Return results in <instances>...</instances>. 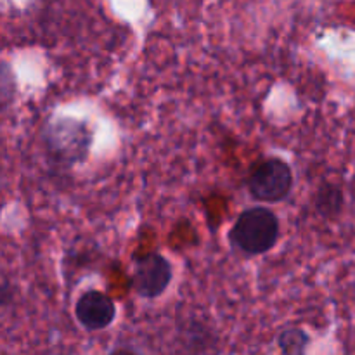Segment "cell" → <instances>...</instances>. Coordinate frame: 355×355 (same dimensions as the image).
<instances>
[{
    "label": "cell",
    "mask_w": 355,
    "mask_h": 355,
    "mask_svg": "<svg viewBox=\"0 0 355 355\" xmlns=\"http://www.w3.org/2000/svg\"><path fill=\"white\" fill-rule=\"evenodd\" d=\"M293 186V170L281 158L262 159L250 170L246 179L250 196L260 203H281L288 200Z\"/></svg>",
    "instance_id": "cell-3"
},
{
    "label": "cell",
    "mask_w": 355,
    "mask_h": 355,
    "mask_svg": "<svg viewBox=\"0 0 355 355\" xmlns=\"http://www.w3.org/2000/svg\"><path fill=\"white\" fill-rule=\"evenodd\" d=\"M315 211L322 218H336L345 207V194L342 187L333 182H322L314 196Z\"/></svg>",
    "instance_id": "cell-6"
},
{
    "label": "cell",
    "mask_w": 355,
    "mask_h": 355,
    "mask_svg": "<svg viewBox=\"0 0 355 355\" xmlns=\"http://www.w3.org/2000/svg\"><path fill=\"white\" fill-rule=\"evenodd\" d=\"M279 217L270 208L252 207L239 214L229 231V241L246 257L266 255L279 239Z\"/></svg>",
    "instance_id": "cell-2"
},
{
    "label": "cell",
    "mask_w": 355,
    "mask_h": 355,
    "mask_svg": "<svg viewBox=\"0 0 355 355\" xmlns=\"http://www.w3.org/2000/svg\"><path fill=\"white\" fill-rule=\"evenodd\" d=\"M42 144L52 166L69 170L87 162L94 144V132L85 120L59 116L45 123Z\"/></svg>",
    "instance_id": "cell-1"
},
{
    "label": "cell",
    "mask_w": 355,
    "mask_h": 355,
    "mask_svg": "<svg viewBox=\"0 0 355 355\" xmlns=\"http://www.w3.org/2000/svg\"><path fill=\"white\" fill-rule=\"evenodd\" d=\"M309 345H311V336H309V333L305 329L297 328V326L283 329L277 335V347H279V350L283 354H304L309 349Z\"/></svg>",
    "instance_id": "cell-7"
},
{
    "label": "cell",
    "mask_w": 355,
    "mask_h": 355,
    "mask_svg": "<svg viewBox=\"0 0 355 355\" xmlns=\"http://www.w3.org/2000/svg\"><path fill=\"white\" fill-rule=\"evenodd\" d=\"M173 281L172 262L158 252H149L134 259L130 286L139 298L156 300Z\"/></svg>",
    "instance_id": "cell-4"
},
{
    "label": "cell",
    "mask_w": 355,
    "mask_h": 355,
    "mask_svg": "<svg viewBox=\"0 0 355 355\" xmlns=\"http://www.w3.org/2000/svg\"><path fill=\"white\" fill-rule=\"evenodd\" d=\"M118 314L116 304L99 290H89L80 295L75 305V318L85 331H104L114 322Z\"/></svg>",
    "instance_id": "cell-5"
}]
</instances>
